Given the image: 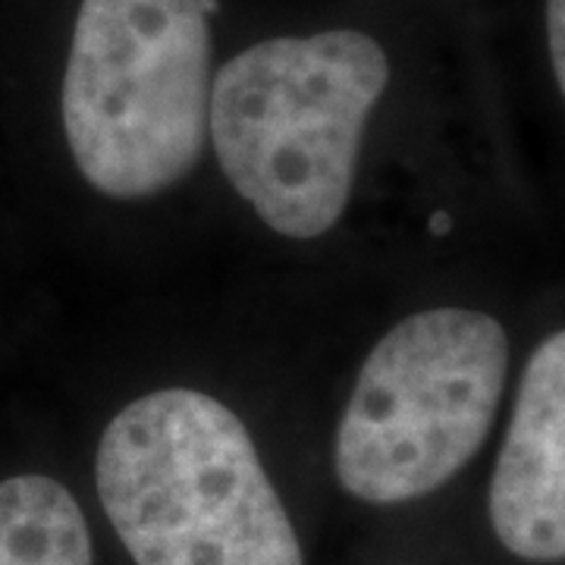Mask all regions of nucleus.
I'll return each instance as SVG.
<instances>
[{"instance_id":"1","label":"nucleus","mask_w":565,"mask_h":565,"mask_svg":"<svg viewBox=\"0 0 565 565\" xmlns=\"http://www.w3.org/2000/svg\"><path fill=\"white\" fill-rule=\"evenodd\" d=\"M386 85V51L359 29L245 47L211 85L207 132L223 177L274 233L318 239L345 214Z\"/></svg>"},{"instance_id":"2","label":"nucleus","mask_w":565,"mask_h":565,"mask_svg":"<svg viewBox=\"0 0 565 565\" xmlns=\"http://www.w3.org/2000/svg\"><path fill=\"white\" fill-rule=\"evenodd\" d=\"M95 471L136 565H305L248 427L214 396L158 390L129 403Z\"/></svg>"},{"instance_id":"3","label":"nucleus","mask_w":565,"mask_h":565,"mask_svg":"<svg viewBox=\"0 0 565 565\" xmlns=\"http://www.w3.org/2000/svg\"><path fill=\"white\" fill-rule=\"evenodd\" d=\"M211 85L207 0H82L61 110L85 182L148 199L185 180L202 161Z\"/></svg>"},{"instance_id":"4","label":"nucleus","mask_w":565,"mask_h":565,"mask_svg":"<svg viewBox=\"0 0 565 565\" xmlns=\"http://www.w3.org/2000/svg\"><path fill=\"white\" fill-rule=\"evenodd\" d=\"M503 323L468 308L399 321L364 359L333 446L345 493L371 505L422 500L484 446L503 399Z\"/></svg>"},{"instance_id":"5","label":"nucleus","mask_w":565,"mask_h":565,"mask_svg":"<svg viewBox=\"0 0 565 565\" xmlns=\"http://www.w3.org/2000/svg\"><path fill=\"white\" fill-rule=\"evenodd\" d=\"M490 525L527 563L565 559V330L527 359L490 481Z\"/></svg>"},{"instance_id":"6","label":"nucleus","mask_w":565,"mask_h":565,"mask_svg":"<svg viewBox=\"0 0 565 565\" xmlns=\"http://www.w3.org/2000/svg\"><path fill=\"white\" fill-rule=\"evenodd\" d=\"M0 565H92V534L76 497L54 478L0 481Z\"/></svg>"},{"instance_id":"7","label":"nucleus","mask_w":565,"mask_h":565,"mask_svg":"<svg viewBox=\"0 0 565 565\" xmlns=\"http://www.w3.org/2000/svg\"><path fill=\"white\" fill-rule=\"evenodd\" d=\"M546 41H550V61L565 98V0H546Z\"/></svg>"}]
</instances>
